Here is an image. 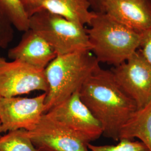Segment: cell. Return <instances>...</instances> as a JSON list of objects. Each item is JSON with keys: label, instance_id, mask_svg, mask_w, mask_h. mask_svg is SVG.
<instances>
[{"label": "cell", "instance_id": "obj_13", "mask_svg": "<svg viewBox=\"0 0 151 151\" xmlns=\"http://www.w3.org/2000/svg\"><path fill=\"white\" fill-rule=\"evenodd\" d=\"M134 138L139 139L151 151V101L137 109L120 130L119 140Z\"/></svg>", "mask_w": 151, "mask_h": 151}, {"label": "cell", "instance_id": "obj_12", "mask_svg": "<svg viewBox=\"0 0 151 151\" xmlns=\"http://www.w3.org/2000/svg\"><path fill=\"white\" fill-rule=\"evenodd\" d=\"M89 0H45L42 10L81 25H90L95 15Z\"/></svg>", "mask_w": 151, "mask_h": 151}, {"label": "cell", "instance_id": "obj_8", "mask_svg": "<svg viewBox=\"0 0 151 151\" xmlns=\"http://www.w3.org/2000/svg\"><path fill=\"white\" fill-rule=\"evenodd\" d=\"M46 93L34 97L0 96V122L2 133L16 130L30 131L45 113Z\"/></svg>", "mask_w": 151, "mask_h": 151}, {"label": "cell", "instance_id": "obj_19", "mask_svg": "<svg viewBox=\"0 0 151 151\" xmlns=\"http://www.w3.org/2000/svg\"><path fill=\"white\" fill-rule=\"evenodd\" d=\"M45 0H19L24 10L29 17L41 11Z\"/></svg>", "mask_w": 151, "mask_h": 151}, {"label": "cell", "instance_id": "obj_17", "mask_svg": "<svg viewBox=\"0 0 151 151\" xmlns=\"http://www.w3.org/2000/svg\"><path fill=\"white\" fill-rule=\"evenodd\" d=\"M14 38V27L0 12V49H5Z\"/></svg>", "mask_w": 151, "mask_h": 151}, {"label": "cell", "instance_id": "obj_5", "mask_svg": "<svg viewBox=\"0 0 151 151\" xmlns=\"http://www.w3.org/2000/svg\"><path fill=\"white\" fill-rule=\"evenodd\" d=\"M45 114L87 144L97 140L103 134L101 125L82 102L79 91Z\"/></svg>", "mask_w": 151, "mask_h": 151}, {"label": "cell", "instance_id": "obj_3", "mask_svg": "<svg viewBox=\"0 0 151 151\" xmlns=\"http://www.w3.org/2000/svg\"><path fill=\"white\" fill-rule=\"evenodd\" d=\"M87 32L92 54L99 63L113 65L124 63L137 52L141 34L115 20L105 12H96Z\"/></svg>", "mask_w": 151, "mask_h": 151}, {"label": "cell", "instance_id": "obj_21", "mask_svg": "<svg viewBox=\"0 0 151 151\" xmlns=\"http://www.w3.org/2000/svg\"><path fill=\"white\" fill-rule=\"evenodd\" d=\"M2 133V130H1V122H0V137L1 136V134Z\"/></svg>", "mask_w": 151, "mask_h": 151}, {"label": "cell", "instance_id": "obj_18", "mask_svg": "<svg viewBox=\"0 0 151 151\" xmlns=\"http://www.w3.org/2000/svg\"><path fill=\"white\" fill-rule=\"evenodd\" d=\"M138 50L151 65V27L141 33L140 45Z\"/></svg>", "mask_w": 151, "mask_h": 151}, {"label": "cell", "instance_id": "obj_20", "mask_svg": "<svg viewBox=\"0 0 151 151\" xmlns=\"http://www.w3.org/2000/svg\"><path fill=\"white\" fill-rule=\"evenodd\" d=\"M92 11L96 12H104V6L106 0H89Z\"/></svg>", "mask_w": 151, "mask_h": 151}, {"label": "cell", "instance_id": "obj_15", "mask_svg": "<svg viewBox=\"0 0 151 151\" xmlns=\"http://www.w3.org/2000/svg\"><path fill=\"white\" fill-rule=\"evenodd\" d=\"M0 12L19 31L24 32L29 29V17L19 0H0Z\"/></svg>", "mask_w": 151, "mask_h": 151}, {"label": "cell", "instance_id": "obj_6", "mask_svg": "<svg viewBox=\"0 0 151 151\" xmlns=\"http://www.w3.org/2000/svg\"><path fill=\"white\" fill-rule=\"evenodd\" d=\"M111 70L116 83L139 109L151 101V65L138 50Z\"/></svg>", "mask_w": 151, "mask_h": 151}, {"label": "cell", "instance_id": "obj_11", "mask_svg": "<svg viewBox=\"0 0 151 151\" xmlns=\"http://www.w3.org/2000/svg\"><path fill=\"white\" fill-rule=\"evenodd\" d=\"M57 54L53 47L37 32L29 29L19 43L10 49L8 57L40 70H44Z\"/></svg>", "mask_w": 151, "mask_h": 151}, {"label": "cell", "instance_id": "obj_9", "mask_svg": "<svg viewBox=\"0 0 151 151\" xmlns=\"http://www.w3.org/2000/svg\"><path fill=\"white\" fill-rule=\"evenodd\" d=\"M28 134L39 151H89L88 144L45 114Z\"/></svg>", "mask_w": 151, "mask_h": 151}, {"label": "cell", "instance_id": "obj_1", "mask_svg": "<svg viewBox=\"0 0 151 151\" xmlns=\"http://www.w3.org/2000/svg\"><path fill=\"white\" fill-rule=\"evenodd\" d=\"M81 100L103 128V135L118 141L124 124L138 109L120 87L112 71L99 68L79 90Z\"/></svg>", "mask_w": 151, "mask_h": 151}, {"label": "cell", "instance_id": "obj_4", "mask_svg": "<svg viewBox=\"0 0 151 151\" xmlns=\"http://www.w3.org/2000/svg\"><path fill=\"white\" fill-rule=\"evenodd\" d=\"M29 29L37 32L58 55L91 50L85 25L48 11H38L29 17Z\"/></svg>", "mask_w": 151, "mask_h": 151}, {"label": "cell", "instance_id": "obj_16", "mask_svg": "<svg viewBox=\"0 0 151 151\" xmlns=\"http://www.w3.org/2000/svg\"><path fill=\"white\" fill-rule=\"evenodd\" d=\"M116 145L96 146L91 143L87 145L91 151H149L148 148L140 140L129 139H121Z\"/></svg>", "mask_w": 151, "mask_h": 151}, {"label": "cell", "instance_id": "obj_2", "mask_svg": "<svg viewBox=\"0 0 151 151\" xmlns=\"http://www.w3.org/2000/svg\"><path fill=\"white\" fill-rule=\"evenodd\" d=\"M100 67V63L90 50L57 55L44 70L48 85L45 113L79 91L87 79Z\"/></svg>", "mask_w": 151, "mask_h": 151}, {"label": "cell", "instance_id": "obj_14", "mask_svg": "<svg viewBox=\"0 0 151 151\" xmlns=\"http://www.w3.org/2000/svg\"><path fill=\"white\" fill-rule=\"evenodd\" d=\"M0 151H39L30 139L28 131H10L0 137Z\"/></svg>", "mask_w": 151, "mask_h": 151}, {"label": "cell", "instance_id": "obj_7", "mask_svg": "<svg viewBox=\"0 0 151 151\" xmlns=\"http://www.w3.org/2000/svg\"><path fill=\"white\" fill-rule=\"evenodd\" d=\"M35 91H48L44 70L0 56V96L16 97Z\"/></svg>", "mask_w": 151, "mask_h": 151}, {"label": "cell", "instance_id": "obj_10", "mask_svg": "<svg viewBox=\"0 0 151 151\" xmlns=\"http://www.w3.org/2000/svg\"><path fill=\"white\" fill-rule=\"evenodd\" d=\"M105 13L136 32L151 27V0H106Z\"/></svg>", "mask_w": 151, "mask_h": 151}]
</instances>
